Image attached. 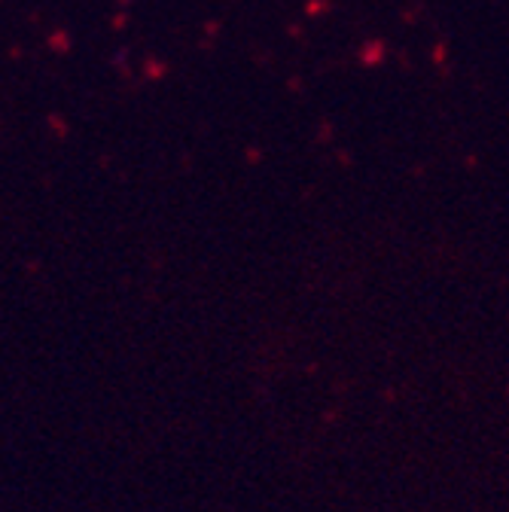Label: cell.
<instances>
[{
	"instance_id": "obj_1",
	"label": "cell",
	"mask_w": 509,
	"mask_h": 512,
	"mask_svg": "<svg viewBox=\"0 0 509 512\" xmlns=\"http://www.w3.org/2000/svg\"><path fill=\"white\" fill-rule=\"evenodd\" d=\"M125 4H129V0H125Z\"/></svg>"
}]
</instances>
